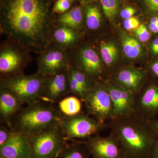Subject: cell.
Returning <instances> with one entry per match:
<instances>
[{
  "label": "cell",
  "mask_w": 158,
  "mask_h": 158,
  "mask_svg": "<svg viewBox=\"0 0 158 158\" xmlns=\"http://www.w3.org/2000/svg\"><path fill=\"white\" fill-rule=\"evenodd\" d=\"M105 88L114 106V118L135 112V94L109 78L104 81Z\"/></svg>",
  "instance_id": "obj_12"
},
{
  "label": "cell",
  "mask_w": 158,
  "mask_h": 158,
  "mask_svg": "<svg viewBox=\"0 0 158 158\" xmlns=\"http://www.w3.org/2000/svg\"><path fill=\"white\" fill-rule=\"evenodd\" d=\"M83 102L88 114L103 123L114 118V106L104 81L96 83Z\"/></svg>",
  "instance_id": "obj_9"
},
{
  "label": "cell",
  "mask_w": 158,
  "mask_h": 158,
  "mask_svg": "<svg viewBox=\"0 0 158 158\" xmlns=\"http://www.w3.org/2000/svg\"><path fill=\"white\" fill-rule=\"evenodd\" d=\"M24 103L12 90L0 88V114L1 120L9 126L11 119L22 109Z\"/></svg>",
  "instance_id": "obj_18"
},
{
  "label": "cell",
  "mask_w": 158,
  "mask_h": 158,
  "mask_svg": "<svg viewBox=\"0 0 158 158\" xmlns=\"http://www.w3.org/2000/svg\"><path fill=\"white\" fill-rule=\"evenodd\" d=\"M72 5L69 0H56L53 7V13L54 14L65 13L72 8Z\"/></svg>",
  "instance_id": "obj_28"
},
{
  "label": "cell",
  "mask_w": 158,
  "mask_h": 158,
  "mask_svg": "<svg viewBox=\"0 0 158 158\" xmlns=\"http://www.w3.org/2000/svg\"><path fill=\"white\" fill-rule=\"evenodd\" d=\"M97 0H80L81 3V5H85V4H88V3L92 2H95Z\"/></svg>",
  "instance_id": "obj_38"
},
{
  "label": "cell",
  "mask_w": 158,
  "mask_h": 158,
  "mask_svg": "<svg viewBox=\"0 0 158 158\" xmlns=\"http://www.w3.org/2000/svg\"><path fill=\"white\" fill-rule=\"evenodd\" d=\"M136 12V9L133 7L128 6L123 9L120 13L122 18L126 19L133 17Z\"/></svg>",
  "instance_id": "obj_32"
},
{
  "label": "cell",
  "mask_w": 158,
  "mask_h": 158,
  "mask_svg": "<svg viewBox=\"0 0 158 158\" xmlns=\"http://www.w3.org/2000/svg\"><path fill=\"white\" fill-rule=\"evenodd\" d=\"M143 11L148 14H158V0H138Z\"/></svg>",
  "instance_id": "obj_27"
},
{
  "label": "cell",
  "mask_w": 158,
  "mask_h": 158,
  "mask_svg": "<svg viewBox=\"0 0 158 158\" xmlns=\"http://www.w3.org/2000/svg\"><path fill=\"white\" fill-rule=\"evenodd\" d=\"M37 62V73L44 77L50 76L69 67L70 63L69 51L63 49L50 42L39 54Z\"/></svg>",
  "instance_id": "obj_10"
},
{
  "label": "cell",
  "mask_w": 158,
  "mask_h": 158,
  "mask_svg": "<svg viewBox=\"0 0 158 158\" xmlns=\"http://www.w3.org/2000/svg\"><path fill=\"white\" fill-rule=\"evenodd\" d=\"M108 127L119 144L123 158H150L158 133L151 120L136 113L113 118Z\"/></svg>",
  "instance_id": "obj_2"
},
{
  "label": "cell",
  "mask_w": 158,
  "mask_h": 158,
  "mask_svg": "<svg viewBox=\"0 0 158 158\" xmlns=\"http://www.w3.org/2000/svg\"><path fill=\"white\" fill-rule=\"evenodd\" d=\"M103 13L110 20L115 19L119 11L118 0H99Z\"/></svg>",
  "instance_id": "obj_26"
},
{
  "label": "cell",
  "mask_w": 158,
  "mask_h": 158,
  "mask_svg": "<svg viewBox=\"0 0 158 158\" xmlns=\"http://www.w3.org/2000/svg\"><path fill=\"white\" fill-rule=\"evenodd\" d=\"M136 36L140 41L147 42L150 37L149 31L144 24H141L135 30Z\"/></svg>",
  "instance_id": "obj_30"
},
{
  "label": "cell",
  "mask_w": 158,
  "mask_h": 158,
  "mask_svg": "<svg viewBox=\"0 0 158 158\" xmlns=\"http://www.w3.org/2000/svg\"><path fill=\"white\" fill-rule=\"evenodd\" d=\"M123 24L124 28L127 31L136 30L140 25L139 19L135 17L124 19Z\"/></svg>",
  "instance_id": "obj_31"
},
{
  "label": "cell",
  "mask_w": 158,
  "mask_h": 158,
  "mask_svg": "<svg viewBox=\"0 0 158 158\" xmlns=\"http://www.w3.org/2000/svg\"><path fill=\"white\" fill-rule=\"evenodd\" d=\"M28 50L6 38L0 47L1 79L23 73L32 60Z\"/></svg>",
  "instance_id": "obj_5"
},
{
  "label": "cell",
  "mask_w": 158,
  "mask_h": 158,
  "mask_svg": "<svg viewBox=\"0 0 158 158\" xmlns=\"http://www.w3.org/2000/svg\"><path fill=\"white\" fill-rule=\"evenodd\" d=\"M64 116L59 107L52 102L41 99L22 108L11 119L9 127L28 137L60 126Z\"/></svg>",
  "instance_id": "obj_3"
},
{
  "label": "cell",
  "mask_w": 158,
  "mask_h": 158,
  "mask_svg": "<svg viewBox=\"0 0 158 158\" xmlns=\"http://www.w3.org/2000/svg\"><path fill=\"white\" fill-rule=\"evenodd\" d=\"M150 69L153 75L158 79V60L151 64Z\"/></svg>",
  "instance_id": "obj_35"
},
{
  "label": "cell",
  "mask_w": 158,
  "mask_h": 158,
  "mask_svg": "<svg viewBox=\"0 0 158 158\" xmlns=\"http://www.w3.org/2000/svg\"><path fill=\"white\" fill-rule=\"evenodd\" d=\"M68 68L45 77L41 100L58 101L70 94Z\"/></svg>",
  "instance_id": "obj_14"
},
{
  "label": "cell",
  "mask_w": 158,
  "mask_h": 158,
  "mask_svg": "<svg viewBox=\"0 0 158 158\" xmlns=\"http://www.w3.org/2000/svg\"><path fill=\"white\" fill-rule=\"evenodd\" d=\"M69 52L71 63L83 71L93 81H102L101 80L103 71L102 60L94 47L88 44H79Z\"/></svg>",
  "instance_id": "obj_8"
},
{
  "label": "cell",
  "mask_w": 158,
  "mask_h": 158,
  "mask_svg": "<svg viewBox=\"0 0 158 158\" xmlns=\"http://www.w3.org/2000/svg\"><path fill=\"white\" fill-rule=\"evenodd\" d=\"M135 113L152 120L158 115V84L146 82L135 94Z\"/></svg>",
  "instance_id": "obj_11"
},
{
  "label": "cell",
  "mask_w": 158,
  "mask_h": 158,
  "mask_svg": "<svg viewBox=\"0 0 158 158\" xmlns=\"http://www.w3.org/2000/svg\"><path fill=\"white\" fill-rule=\"evenodd\" d=\"M89 115L81 113L74 116H64L60 126L67 141L86 140L108 127L106 123Z\"/></svg>",
  "instance_id": "obj_7"
},
{
  "label": "cell",
  "mask_w": 158,
  "mask_h": 158,
  "mask_svg": "<svg viewBox=\"0 0 158 158\" xmlns=\"http://www.w3.org/2000/svg\"><path fill=\"white\" fill-rule=\"evenodd\" d=\"M147 74L141 69L126 66L118 69L110 78L135 94L146 82Z\"/></svg>",
  "instance_id": "obj_15"
},
{
  "label": "cell",
  "mask_w": 158,
  "mask_h": 158,
  "mask_svg": "<svg viewBox=\"0 0 158 158\" xmlns=\"http://www.w3.org/2000/svg\"><path fill=\"white\" fill-rule=\"evenodd\" d=\"M121 39L123 50L126 56L135 59L141 56L142 46L138 40L126 33L122 34Z\"/></svg>",
  "instance_id": "obj_23"
},
{
  "label": "cell",
  "mask_w": 158,
  "mask_h": 158,
  "mask_svg": "<svg viewBox=\"0 0 158 158\" xmlns=\"http://www.w3.org/2000/svg\"><path fill=\"white\" fill-rule=\"evenodd\" d=\"M54 24L66 26L81 32L84 28V6H73L69 10L62 14H54Z\"/></svg>",
  "instance_id": "obj_20"
},
{
  "label": "cell",
  "mask_w": 158,
  "mask_h": 158,
  "mask_svg": "<svg viewBox=\"0 0 158 158\" xmlns=\"http://www.w3.org/2000/svg\"><path fill=\"white\" fill-rule=\"evenodd\" d=\"M151 51L154 55L158 54V37L153 41L151 45Z\"/></svg>",
  "instance_id": "obj_36"
},
{
  "label": "cell",
  "mask_w": 158,
  "mask_h": 158,
  "mask_svg": "<svg viewBox=\"0 0 158 158\" xmlns=\"http://www.w3.org/2000/svg\"><path fill=\"white\" fill-rule=\"evenodd\" d=\"M100 52L103 62L108 67H112L116 63L118 51L114 43L101 40L99 44Z\"/></svg>",
  "instance_id": "obj_24"
},
{
  "label": "cell",
  "mask_w": 158,
  "mask_h": 158,
  "mask_svg": "<svg viewBox=\"0 0 158 158\" xmlns=\"http://www.w3.org/2000/svg\"><path fill=\"white\" fill-rule=\"evenodd\" d=\"M151 121L153 127L156 130L157 132L158 133V120L157 119H154V120H151Z\"/></svg>",
  "instance_id": "obj_37"
},
{
  "label": "cell",
  "mask_w": 158,
  "mask_h": 158,
  "mask_svg": "<svg viewBox=\"0 0 158 158\" xmlns=\"http://www.w3.org/2000/svg\"><path fill=\"white\" fill-rule=\"evenodd\" d=\"M81 102L80 98L74 95L68 96L60 101L59 108L65 116H74L81 113Z\"/></svg>",
  "instance_id": "obj_25"
},
{
  "label": "cell",
  "mask_w": 158,
  "mask_h": 158,
  "mask_svg": "<svg viewBox=\"0 0 158 158\" xmlns=\"http://www.w3.org/2000/svg\"><path fill=\"white\" fill-rule=\"evenodd\" d=\"M27 137L31 158H56L67 141L60 126Z\"/></svg>",
  "instance_id": "obj_6"
},
{
  "label": "cell",
  "mask_w": 158,
  "mask_h": 158,
  "mask_svg": "<svg viewBox=\"0 0 158 158\" xmlns=\"http://www.w3.org/2000/svg\"><path fill=\"white\" fill-rule=\"evenodd\" d=\"M150 158H158V136L153 146Z\"/></svg>",
  "instance_id": "obj_34"
},
{
  "label": "cell",
  "mask_w": 158,
  "mask_h": 158,
  "mask_svg": "<svg viewBox=\"0 0 158 158\" xmlns=\"http://www.w3.org/2000/svg\"><path fill=\"white\" fill-rule=\"evenodd\" d=\"M69 1L73 4L74 3H75L76 2L77 0H69Z\"/></svg>",
  "instance_id": "obj_39"
},
{
  "label": "cell",
  "mask_w": 158,
  "mask_h": 158,
  "mask_svg": "<svg viewBox=\"0 0 158 158\" xmlns=\"http://www.w3.org/2000/svg\"><path fill=\"white\" fill-rule=\"evenodd\" d=\"M68 73L70 94L77 97L84 102L96 83L71 62L68 68Z\"/></svg>",
  "instance_id": "obj_16"
},
{
  "label": "cell",
  "mask_w": 158,
  "mask_h": 158,
  "mask_svg": "<svg viewBox=\"0 0 158 158\" xmlns=\"http://www.w3.org/2000/svg\"><path fill=\"white\" fill-rule=\"evenodd\" d=\"M149 28L153 33H158V16L152 18L150 21Z\"/></svg>",
  "instance_id": "obj_33"
},
{
  "label": "cell",
  "mask_w": 158,
  "mask_h": 158,
  "mask_svg": "<svg viewBox=\"0 0 158 158\" xmlns=\"http://www.w3.org/2000/svg\"><path fill=\"white\" fill-rule=\"evenodd\" d=\"M84 9V28L90 32H96L102 23V8L97 1L83 5Z\"/></svg>",
  "instance_id": "obj_21"
},
{
  "label": "cell",
  "mask_w": 158,
  "mask_h": 158,
  "mask_svg": "<svg viewBox=\"0 0 158 158\" xmlns=\"http://www.w3.org/2000/svg\"><path fill=\"white\" fill-rule=\"evenodd\" d=\"M56 0H0V31L6 38L40 54L50 43Z\"/></svg>",
  "instance_id": "obj_1"
},
{
  "label": "cell",
  "mask_w": 158,
  "mask_h": 158,
  "mask_svg": "<svg viewBox=\"0 0 158 158\" xmlns=\"http://www.w3.org/2000/svg\"><path fill=\"white\" fill-rule=\"evenodd\" d=\"M66 141L56 158H89L90 154L83 141Z\"/></svg>",
  "instance_id": "obj_22"
},
{
  "label": "cell",
  "mask_w": 158,
  "mask_h": 158,
  "mask_svg": "<svg viewBox=\"0 0 158 158\" xmlns=\"http://www.w3.org/2000/svg\"><path fill=\"white\" fill-rule=\"evenodd\" d=\"M31 155L28 137L17 132L6 143L0 146V157L31 158Z\"/></svg>",
  "instance_id": "obj_17"
},
{
  "label": "cell",
  "mask_w": 158,
  "mask_h": 158,
  "mask_svg": "<svg viewBox=\"0 0 158 158\" xmlns=\"http://www.w3.org/2000/svg\"><path fill=\"white\" fill-rule=\"evenodd\" d=\"M16 132L8 126L1 124L0 127V146L6 143Z\"/></svg>",
  "instance_id": "obj_29"
},
{
  "label": "cell",
  "mask_w": 158,
  "mask_h": 158,
  "mask_svg": "<svg viewBox=\"0 0 158 158\" xmlns=\"http://www.w3.org/2000/svg\"><path fill=\"white\" fill-rule=\"evenodd\" d=\"M45 79L37 72L28 75L19 74L1 79L0 88L10 89L24 103L30 105L41 100Z\"/></svg>",
  "instance_id": "obj_4"
},
{
  "label": "cell",
  "mask_w": 158,
  "mask_h": 158,
  "mask_svg": "<svg viewBox=\"0 0 158 158\" xmlns=\"http://www.w3.org/2000/svg\"><path fill=\"white\" fill-rule=\"evenodd\" d=\"M81 32L66 26L54 24L50 34V42L69 51L80 44Z\"/></svg>",
  "instance_id": "obj_19"
},
{
  "label": "cell",
  "mask_w": 158,
  "mask_h": 158,
  "mask_svg": "<svg viewBox=\"0 0 158 158\" xmlns=\"http://www.w3.org/2000/svg\"><path fill=\"white\" fill-rule=\"evenodd\" d=\"M0 158H2V157H0Z\"/></svg>",
  "instance_id": "obj_40"
},
{
  "label": "cell",
  "mask_w": 158,
  "mask_h": 158,
  "mask_svg": "<svg viewBox=\"0 0 158 158\" xmlns=\"http://www.w3.org/2000/svg\"><path fill=\"white\" fill-rule=\"evenodd\" d=\"M83 141L93 158H123L119 144L112 134L106 137L95 135Z\"/></svg>",
  "instance_id": "obj_13"
}]
</instances>
